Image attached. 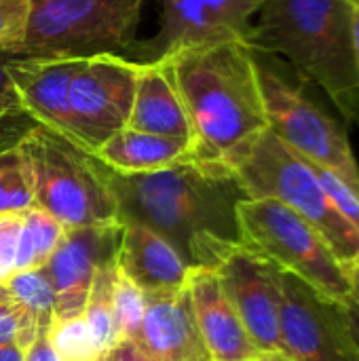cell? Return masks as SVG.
Returning a JSON list of instances; mask_svg holds the SVG:
<instances>
[{
	"mask_svg": "<svg viewBox=\"0 0 359 361\" xmlns=\"http://www.w3.org/2000/svg\"><path fill=\"white\" fill-rule=\"evenodd\" d=\"M188 290L199 330L214 361H256L260 351L222 290L216 271L188 269Z\"/></svg>",
	"mask_w": 359,
	"mask_h": 361,
	"instance_id": "15",
	"label": "cell"
},
{
	"mask_svg": "<svg viewBox=\"0 0 359 361\" xmlns=\"http://www.w3.org/2000/svg\"><path fill=\"white\" fill-rule=\"evenodd\" d=\"M146 311V296L129 277L118 271L114 283V330L118 341H133Z\"/></svg>",
	"mask_w": 359,
	"mask_h": 361,
	"instance_id": "23",
	"label": "cell"
},
{
	"mask_svg": "<svg viewBox=\"0 0 359 361\" xmlns=\"http://www.w3.org/2000/svg\"><path fill=\"white\" fill-rule=\"evenodd\" d=\"M23 361H59L51 341H49V332H38L34 343L28 347Z\"/></svg>",
	"mask_w": 359,
	"mask_h": 361,
	"instance_id": "30",
	"label": "cell"
},
{
	"mask_svg": "<svg viewBox=\"0 0 359 361\" xmlns=\"http://www.w3.org/2000/svg\"><path fill=\"white\" fill-rule=\"evenodd\" d=\"M264 0H159L161 25L146 40H135L123 55L133 63H157L195 47L245 42L252 19Z\"/></svg>",
	"mask_w": 359,
	"mask_h": 361,
	"instance_id": "10",
	"label": "cell"
},
{
	"mask_svg": "<svg viewBox=\"0 0 359 361\" xmlns=\"http://www.w3.org/2000/svg\"><path fill=\"white\" fill-rule=\"evenodd\" d=\"M216 273L258 351H281V271L239 245L220 262Z\"/></svg>",
	"mask_w": 359,
	"mask_h": 361,
	"instance_id": "12",
	"label": "cell"
},
{
	"mask_svg": "<svg viewBox=\"0 0 359 361\" xmlns=\"http://www.w3.org/2000/svg\"><path fill=\"white\" fill-rule=\"evenodd\" d=\"M256 55L269 129L305 161L336 173L359 195V165L345 129L311 102L273 61Z\"/></svg>",
	"mask_w": 359,
	"mask_h": 361,
	"instance_id": "9",
	"label": "cell"
},
{
	"mask_svg": "<svg viewBox=\"0 0 359 361\" xmlns=\"http://www.w3.org/2000/svg\"><path fill=\"white\" fill-rule=\"evenodd\" d=\"M32 0H0V55L15 57L30 21Z\"/></svg>",
	"mask_w": 359,
	"mask_h": 361,
	"instance_id": "26",
	"label": "cell"
},
{
	"mask_svg": "<svg viewBox=\"0 0 359 361\" xmlns=\"http://www.w3.org/2000/svg\"><path fill=\"white\" fill-rule=\"evenodd\" d=\"M23 214L25 212L0 214V286L8 283L15 275V258L23 228Z\"/></svg>",
	"mask_w": 359,
	"mask_h": 361,
	"instance_id": "28",
	"label": "cell"
},
{
	"mask_svg": "<svg viewBox=\"0 0 359 361\" xmlns=\"http://www.w3.org/2000/svg\"><path fill=\"white\" fill-rule=\"evenodd\" d=\"M104 173L118 220L159 233L188 269L216 271L241 245L237 205L248 197L231 169L193 157L150 173Z\"/></svg>",
	"mask_w": 359,
	"mask_h": 361,
	"instance_id": "1",
	"label": "cell"
},
{
	"mask_svg": "<svg viewBox=\"0 0 359 361\" xmlns=\"http://www.w3.org/2000/svg\"><path fill=\"white\" fill-rule=\"evenodd\" d=\"M248 199H273L307 220L347 267L359 258V233L339 214L309 161L267 129L233 167Z\"/></svg>",
	"mask_w": 359,
	"mask_h": 361,
	"instance_id": "6",
	"label": "cell"
},
{
	"mask_svg": "<svg viewBox=\"0 0 359 361\" xmlns=\"http://www.w3.org/2000/svg\"><path fill=\"white\" fill-rule=\"evenodd\" d=\"M127 127L163 137L186 140L193 144V131L184 104L163 61L138 63V78Z\"/></svg>",
	"mask_w": 359,
	"mask_h": 361,
	"instance_id": "17",
	"label": "cell"
},
{
	"mask_svg": "<svg viewBox=\"0 0 359 361\" xmlns=\"http://www.w3.org/2000/svg\"><path fill=\"white\" fill-rule=\"evenodd\" d=\"M358 8H359V6H358Z\"/></svg>",
	"mask_w": 359,
	"mask_h": 361,
	"instance_id": "40",
	"label": "cell"
},
{
	"mask_svg": "<svg viewBox=\"0 0 359 361\" xmlns=\"http://www.w3.org/2000/svg\"><path fill=\"white\" fill-rule=\"evenodd\" d=\"M25 351L17 345H0V361H23Z\"/></svg>",
	"mask_w": 359,
	"mask_h": 361,
	"instance_id": "34",
	"label": "cell"
},
{
	"mask_svg": "<svg viewBox=\"0 0 359 361\" xmlns=\"http://www.w3.org/2000/svg\"><path fill=\"white\" fill-rule=\"evenodd\" d=\"M123 222L66 228V235L44 271L55 294V319H72L85 313L93 277L99 264L116 256Z\"/></svg>",
	"mask_w": 359,
	"mask_h": 361,
	"instance_id": "13",
	"label": "cell"
},
{
	"mask_svg": "<svg viewBox=\"0 0 359 361\" xmlns=\"http://www.w3.org/2000/svg\"><path fill=\"white\" fill-rule=\"evenodd\" d=\"M241 247L307 283L322 300L347 305L343 264L324 237L296 212L273 199H243L237 205Z\"/></svg>",
	"mask_w": 359,
	"mask_h": 361,
	"instance_id": "7",
	"label": "cell"
},
{
	"mask_svg": "<svg viewBox=\"0 0 359 361\" xmlns=\"http://www.w3.org/2000/svg\"><path fill=\"white\" fill-rule=\"evenodd\" d=\"M353 51H355V63L359 72V8L353 6Z\"/></svg>",
	"mask_w": 359,
	"mask_h": 361,
	"instance_id": "35",
	"label": "cell"
},
{
	"mask_svg": "<svg viewBox=\"0 0 359 361\" xmlns=\"http://www.w3.org/2000/svg\"><path fill=\"white\" fill-rule=\"evenodd\" d=\"M106 361H150L131 341H118L106 355Z\"/></svg>",
	"mask_w": 359,
	"mask_h": 361,
	"instance_id": "31",
	"label": "cell"
},
{
	"mask_svg": "<svg viewBox=\"0 0 359 361\" xmlns=\"http://www.w3.org/2000/svg\"><path fill=\"white\" fill-rule=\"evenodd\" d=\"M38 334L34 317L11 298L6 286H0V345H17L28 351Z\"/></svg>",
	"mask_w": 359,
	"mask_h": 361,
	"instance_id": "25",
	"label": "cell"
},
{
	"mask_svg": "<svg viewBox=\"0 0 359 361\" xmlns=\"http://www.w3.org/2000/svg\"><path fill=\"white\" fill-rule=\"evenodd\" d=\"M95 361H106V360H104V355H102V357H97V360H95Z\"/></svg>",
	"mask_w": 359,
	"mask_h": 361,
	"instance_id": "39",
	"label": "cell"
},
{
	"mask_svg": "<svg viewBox=\"0 0 359 361\" xmlns=\"http://www.w3.org/2000/svg\"><path fill=\"white\" fill-rule=\"evenodd\" d=\"M345 277H347V288H349V300L359 309V258L351 264L343 267Z\"/></svg>",
	"mask_w": 359,
	"mask_h": 361,
	"instance_id": "32",
	"label": "cell"
},
{
	"mask_svg": "<svg viewBox=\"0 0 359 361\" xmlns=\"http://www.w3.org/2000/svg\"><path fill=\"white\" fill-rule=\"evenodd\" d=\"M15 152L34 207L53 216L63 228L121 222L104 165L95 154L36 123L17 140Z\"/></svg>",
	"mask_w": 359,
	"mask_h": 361,
	"instance_id": "5",
	"label": "cell"
},
{
	"mask_svg": "<svg viewBox=\"0 0 359 361\" xmlns=\"http://www.w3.org/2000/svg\"><path fill=\"white\" fill-rule=\"evenodd\" d=\"M144 0H32L15 57L125 55L135 42Z\"/></svg>",
	"mask_w": 359,
	"mask_h": 361,
	"instance_id": "8",
	"label": "cell"
},
{
	"mask_svg": "<svg viewBox=\"0 0 359 361\" xmlns=\"http://www.w3.org/2000/svg\"><path fill=\"white\" fill-rule=\"evenodd\" d=\"M11 55H0V114H17L19 104H17V93L13 89L8 70H6V61Z\"/></svg>",
	"mask_w": 359,
	"mask_h": 361,
	"instance_id": "29",
	"label": "cell"
},
{
	"mask_svg": "<svg viewBox=\"0 0 359 361\" xmlns=\"http://www.w3.org/2000/svg\"><path fill=\"white\" fill-rule=\"evenodd\" d=\"M116 267L144 294L174 292L188 281V267L180 254L159 233L138 222H123Z\"/></svg>",
	"mask_w": 359,
	"mask_h": 361,
	"instance_id": "16",
	"label": "cell"
},
{
	"mask_svg": "<svg viewBox=\"0 0 359 361\" xmlns=\"http://www.w3.org/2000/svg\"><path fill=\"white\" fill-rule=\"evenodd\" d=\"M343 313H345V322H347V328L353 336V341L358 343L359 347V309L349 300L347 305H343Z\"/></svg>",
	"mask_w": 359,
	"mask_h": 361,
	"instance_id": "33",
	"label": "cell"
},
{
	"mask_svg": "<svg viewBox=\"0 0 359 361\" xmlns=\"http://www.w3.org/2000/svg\"><path fill=\"white\" fill-rule=\"evenodd\" d=\"M66 228L47 212L32 207L23 214V228L19 237L15 273L40 269L49 262L57 245L61 243Z\"/></svg>",
	"mask_w": 359,
	"mask_h": 361,
	"instance_id": "20",
	"label": "cell"
},
{
	"mask_svg": "<svg viewBox=\"0 0 359 361\" xmlns=\"http://www.w3.org/2000/svg\"><path fill=\"white\" fill-rule=\"evenodd\" d=\"M248 47L284 57L294 72L317 85L334 108L359 127V72L349 0H264Z\"/></svg>",
	"mask_w": 359,
	"mask_h": 361,
	"instance_id": "4",
	"label": "cell"
},
{
	"mask_svg": "<svg viewBox=\"0 0 359 361\" xmlns=\"http://www.w3.org/2000/svg\"><path fill=\"white\" fill-rule=\"evenodd\" d=\"M311 167H313V171H315V176L320 178V182H322V186H324V190L328 192V197H330V201L334 203V207L339 209V214L355 228L359 233V195L351 188V186H347L336 173H332V171H328V169H324V167H317V165H313L311 163Z\"/></svg>",
	"mask_w": 359,
	"mask_h": 361,
	"instance_id": "27",
	"label": "cell"
},
{
	"mask_svg": "<svg viewBox=\"0 0 359 361\" xmlns=\"http://www.w3.org/2000/svg\"><path fill=\"white\" fill-rule=\"evenodd\" d=\"M256 361H294L290 355L281 353V351H273V353H260Z\"/></svg>",
	"mask_w": 359,
	"mask_h": 361,
	"instance_id": "36",
	"label": "cell"
},
{
	"mask_svg": "<svg viewBox=\"0 0 359 361\" xmlns=\"http://www.w3.org/2000/svg\"><path fill=\"white\" fill-rule=\"evenodd\" d=\"M34 207L32 192L15 152V146L0 152V214L2 212H28Z\"/></svg>",
	"mask_w": 359,
	"mask_h": 361,
	"instance_id": "24",
	"label": "cell"
},
{
	"mask_svg": "<svg viewBox=\"0 0 359 361\" xmlns=\"http://www.w3.org/2000/svg\"><path fill=\"white\" fill-rule=\"evenodd\" d=\"M144 296V319L131 343L148 360L214 361L197 324L188 283L174 292Z\"/></svg>",
	"mask_w": 359,
	"mask_h": 361,
	"instance_id": "14",
	"label": "cell"
},
{
	"mask_svg": "<svg viewBox=\"0 0 359 361\" xmlns=\"http://www.w3.org/2000/svg\"><path fill=\"white\" fill-rule=\"evenodd\" d=\"M8 116H11V114H0V127H2V123H4ZM0 152H2V148H0Z\"/></svg>",
	"mask_w": 359,
	"mask_h": 361,
	"instance_id": "37",
	"label": "cell"
},
{
	"mask_svg": "<svg viewBox=\"0 0 359 361\" xmlns=\"http://www.w3.org/2000/svg\"><path fill=\"white\" fill-rule=\"evenodd\" d=\"M6 286V292L34 317L38 332H49L55 319V294L44 267L15 273Z\"/></svg>",
	"mask_w": 359,
	"mask_h": 361,
	"instance_id": "21",
	"label": "cell"
},
{
	"mask_svg": "<svg viewBox=\"0 0 359 361\" xmlns=\"http://www.w3.org/2000/svg\"><path fill=\"white\" fill-rule=\"evenodd\" d=\"M163 63L184 104L195 159L233 171L269 129L254 51L220 42L178 51Z\"/></svg>",
	"mask_w": 359,
	"mask_h": 361,
	"instance_id": "3",
	"label": "cell"
},
{
	"mask_svg": "<svg viewBox=\"0 0 359 361\" xmlns=\"http://www.w3.org/2000/svg\"><path fill=\"white\" fill-rule=\"evenodd\" d=\"M281 351L294 361H359L343 305L322 300L307 283L281 271Z\"/></svg>",
	"mask_w": 359,
	"mask_h": 361,
	"instance_id": "11",
	"label": "cell"
},
{
	"mask_svg": "<svg viewBox=\"0 0 359 361\" xmlns=\"http://www.w3.org/2000/svg\"><path fill=\"white\" fill-rule=\"evenodd\" d=\"M97 161L116 173H150L193 159V144L186 140L123 127L95 152Z\"/></svg>",
	"mask_w": 359,
	"mask_h": 361,
	"instance_id": "18",
	"label": "cell"
},
{
	"mask_svg": "<svg viewBox=\"0 0 359 361\" xmlns=\"http://www.w3.org/2000/svg\"><path fill=\"white\" fill-rule=\"evenodd\" d=\"M49 341L59 361H95L102 357L83 315L72 319H53Z\"/></svg>",
	"mask_w": 359,
	"mask_h": 361,
	"instance_id": "22",
	"label": "cell"
},
{
	"mask_svg": "<svg viewBox=\"0 0 359 361\" xmlns=\"http://www.w3.org/2000/svg\"><path fill=\"white\" fill-rule=\"evenodd\" d=\"M349 2H351L353 6H359V0H349Z\"/></svg>",
	"mask_w": 359,
	"mask_h": 361,
	"instance_id": "38",
	"label": "cell"
},
{
	"mask_svg": "<svg viewBox=\"0 0 359 361\" xmlns=\"http://www.w3.org/2000/svg\"><path fill=\"white\" fill-rule=\"evenodd\" d=\"M118 277L116 256L106 260L97 267L93 286L89 292V300L85 307V322L89 328V334L93 338L95 349L99 355H106L116 343V330H114V283Z\"/></svg>",
	"mask_w": 359,
	"mask_h": 361,
	"instance_id": "19",
	"label": "cell"
},
{
	"mask_svg": "<svg viewBox=\"0 0 359 361\" xmlns=\"http://www.w3.org/2000/svg\"><path fill=\"white\" fill-rule=\"evenodd\" d=\"M6 70L19 110L91 154L127 127L138 63L121 55L8 57Z\"/></svg>",
	"mask_w": 359,
	"mask_h": 361,
	"instance_id": "2",
	"label": "cell"
}]
</instances>
